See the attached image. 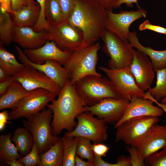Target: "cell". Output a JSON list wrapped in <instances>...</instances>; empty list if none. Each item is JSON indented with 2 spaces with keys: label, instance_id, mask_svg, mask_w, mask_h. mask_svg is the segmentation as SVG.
<instances>
[{
  "label": "cell",
  "instance_id": "obj_7",
  "mask_svg": "<svg viewBox=\"0 0 166 166\" xmlns=\"http://www.w3.org/2000/svg\"><path fill=\"white\" fill-rule=\"evenodd\" d=\"M160 121L159 117L144 116L128 119L117 128L115 141L136 146L147 132Z\"/></svg>",
  "mask_w": 166,
  "mask_h": 166
},
{
  "label": "cell",
  "instance_id": "obj_49",
  "mask_svg": "<svg viewBox=\"0 0 166 166\" xmlns=\"http://www.w3.org/2000/svg\"><path fill=\"white\" fill-rule=\"evenodd\" d=\"M148 98L153 101L154 102L156 103L159 107L161 108L164 111V112L166 114V105L165 104L162 103H159L158 101H156L155 98L151 95L149 96Z\"/></svg>",
  "mask_w": 166,
  "mask_h": 166
},
{
  "label": "cell",
  "instance_id": "obj_45",
  "mask_svg": "<svg viewBox=\"0 0 166 166\" xmlns=\"http://www.w3.org/2000/svg\"><path fill=\"white\" fill-rule=\"evenodd\" d=\"M11 0H0V11L10 13L11 10Z\"/></svg>",
  "mask_w": 166,
  "mask_h": 166
},
{
  "label": "cell",
  "instance_id": "obj_11",
  "mask_svg": "<svg viewBox=\"0 0 166 166\" xmlns=\"http://www.w3.org/2000/svg\"><path fill=\"white\" fill-rule=\"evenodd\" d=\"M98 68L105 73L121 98L130 100L132 96L144 98L146 93L138 86L130 67L121 69Z\"/></svg>",
  "mask_w": 166,
  "mask_h": 166
},
{
  "label": "cell",
  "instance_id": "obj_38",
  "mask_svg": "<svg viewBox=\"0 0 166 166\" xmlns=\"http://www.w3.org/2000/svg\"><path fill=\"white\" fill-rule=\"evenodd\" d=\"M92 149L93 153L102 157L105 156L109 147L101 143H93Z\"/></svg>",
  "mask_w": 166,
  "mask_h": 166
},
{
  "label": "cell",
  "instance_id": "obj_36",
  "mask_svg": "<svg viewBox=\"0 0 166 166\" xmlns=\"http://www.w3.org/2000/svg\"><path fill=\"white\" fill-rule=\"evenodd\" d=\"M65 21L69 18L74 8L75 0H57Z\"/></svg>",
  "mask_w": 166,
  "mask_h": 166
},
{
  "label": "cell",
  "instance_id": "obj_4",
  "mask_svg": "<svg viewBox=\"0 0 166 166\" xmlns=\"http://www.w3.org/2000/svg\"><path fill=\"white\" fill-rule=\"evenodd\" d=\"M53 116L52 111L48 108L23 121L24 127L32 134L40 154L48 150L60 138L52 132L50 123Z\"/></svg>",
  "mask_w": 166,
  "mask_h": 166
},
{
  "label": "cell",
  "instance_id": "obj_8",
  "mask_svg": "<svg viewBox=\"0 0 166 166\" xmlns=\"http://www.w3.org/2000/svg\"><path fill=\"white\" fill-rule=\"evenodd\" d=\"M77 123L71 132H66L64 136L83 137L93 143H101L108 138L107 123L103 120L95 117L88 112H83L76 117Z\"/></svg>",
  "mask_w": 166,
  "mask_h": 166
},
{
  "label": "cell",
  "instance_id": "obj_3",
  "mask_svg": "<svg viewBox=\"0 0 166 166\" xmlns=\"http://www.w3.org/2000/svg\"><path fill=\"white\" fill-rule=\"evenodd\" d=\"M100 48V42H97L72 53L63 65L69 72V80L72 84L88 76H102L96 69L99 58L98 52Z\"/></svg>",
  "mask_w": 166,
  "mask_h": 166
},
{
  "label": "cell",
  "instance_id": "obj_5",
  "mask_svg": "<svg viewBox=\"0 0 166 166\" xmlns=\"http://www.w3.org/2000/svg\"><path fill=\"white\" fill-rule=\"evenodd\" d=\"M74 85L88 106L93 105L106 98H121L110 80L102 76H88Z\"/></svg>",
  "mask_w": 166,
  "mask_h": 166
},
{
  "label": "cell",
  "instance_id": "obj_33",
  "mask_svg": "<svg viewBox=\"0 0 166 166\" xmlns=\"http://www.w3.org/2000/svg\"><path fill=\"white\" fill-rule=\"evenodd\" d=\"M145 166H166V146L144 159Z\"/></svg>",
  "mask_w": 166,
  "mask_h": 166
},
{
  "label": "cell",
  "instance_id": "obj_17",
  "mask_svg": "<svg viewBox=\"0 0 166 166\" xmlns=\"http://www.w3.org/2000/svg\"><path fill=\"white\" fill-rule=\"evenodd\" d=\"M24 53L31 61L42 64L48 60L56 61L64 65L70 57L72 52L60 49L53 41L49 40L42 46L34 49H25Z\"/></svg>",
  "mask_w": 166,
  "mask_h": 166
},
{
  "label": "cell",
  "instance_id": "obj_30",
  "mask_svg": "<svg viewBox=\"0 0 166 166\" xmlns=\"http://www.w3.org/2000/svg\"><path fill=\"white\" fill-rule=\"evenodd\" d=\"M44 14L49 25H55L65 21L57 0H46Z\"/></svg>",
  "mask_w": 166,
  "mask_h": 166
},
{
  "label": "cell",
  "instance_id": "obj_6",
  "mask_svg": "<svg viewBox=\"0 0 166 166\" xmlns=\"http://www.w3.org/2000/svg\"><path fill=\"white\" fill-rule=\"evenodd\" d=\"M101 38L104 42L103 50L110 58L108 68L121 69L130 67L133 58V47L128 41H123L106 30Z\"/></svg>",
  "mask_w": 166,
  "mask_h": 166
},
{
  "label": "cell",
  "instance_id": "obj_35",
  "mask_svg": "<svg viewBox=\"0 0 166 166\" xmlns=\"http://www.w3.org/2000/svg\"><path fill=\"white\" fill-rule=\"evenodd\" d=\"M126 149L130 155L132 166H145L144 159L135 146H129Z\"/></svg>",
  "mask_w": 166,
  "mask_h": 166
},
{
  "label": "cell",
  "instance_id": "obj_43",
  "mask_svg": "<svg viewBox=\"0 0 166 166\" xmlns=\"http://www.w3.org/2000/svg\"><path fill=\"white\" fill-rule=\"evenodd\" d=\"M34 0L39 4L41 7L40 15L38 22L40 24H44L47 22L44 14V8L46 0Z\"/></svg>",
  "mask_w": 166,
  "mask_h": 166
},
{
  "label": "cell",
  "instance_id": "obj_47",
  "mask_svg": "<svg viewBox=\"0 0 166 166\" xmlns=\"http://www.w3.org/2000/svg\"><path fill=\"white\" fill-rule=\"evenodd\" d=\"M75 162L76 166H94V162L88 160L85 161L77 154L75 157Z\"/></svg>",
  "mask_w": 166,
  "mask_h": 166
},
{
  "label": "cell",
  "instance_id": "obj_48",
  "mask_svg": "<svg viewBox=\"0 0 166 166\" xmlns=\"http://www.w3.org/2000/svg\"><path fill=\"white\" fill-rule=\"evenodd\" d=\"M11 76L4 69L0 66V82L6 80Z\"/></svg>",
  "mask_w": 166,
  "mask_h": 166
},
{
  "label": "cell",
  "instance_id": "obj_26",
  "mask_svg": "<svg viewBox=\"0 0 166 166\" xmlns=\"http://www.w3.org/2000/svg\"><path fill=\"white\" fill-rule=\"evenodd\" d=\"M10 13L0 11V44L8 46L13 41L16 26Z\"/></svg>",
  "mask_w": 166,
  "mask_h": 166
},
{
  "label": "cell",
  "instance_id": "obj_32",
  "mask_svg": "<svg viewBox=\"0 0 166 166\" xmlns=\"http://www.w3.org/2000/svg\"><path fill=\"white\" fill-rule=\"evenodd\" d=\"M91 140L89 139L80 137L77 146L76 154L82 159L94 163V156L92 149Z\"/></svg>",
  "mask_w": 166,
  "mask_h": 166
},
{
  "label": "cell",
  "instance_id": "obj_20",
  "mask_svg": "<svg viewBox=\"0 0 166 166\" xmlns=\"http://www.w3.org/2000/svg\"><path fill=\"white\" fill-rule=\"evenodd\" d=\"M49 40L47 30L35 31L32 28L16 26L14 42L25 49H34L43 45Z\"/></svg>",
  "mask_w": 166,
  "mask_h": 166
},
{
  "label": "cell",
  "instance_id": "obj_25",
  "mask_svg": "<svg viewBox=\"0 0 166 166\" xmlns=\"http://www.w3.org/2000/svg\"><path fill=\"white\" fill-rule=\"evenodd\" d=\"M39 166H61L63 161V147L61 138L45 152L40 154Z\"/></svg>",
  "mask_w": 166,
  "mask_h": 166
},
{
  "label": "cell",
  "instance_id": "obj_23",
  "mask_svg": "<svg viewBox=\"0 0 166 166\" xmlns=\"http://www.w3.org/2000/svg\"><path fill=\"white\" fill-rule=\"evenodd\" d=\"M30 92L26 90L16 79L11 84L6 92L1 96L0 110L14 109L19 101L29 95Z\"/></svg>",
  "mask_w": 166,
  "mask_h": 166
},
{
  "label": "cell",
  "instance_id": "obj_21",
  "mask_svg": "<svg viewBox=\"0 0 166 166\" xmlns=\"http://www.w3.org/2000/svg\"><path fill=\"white\" fill-rule=\"evenodd\" d=\"M41 7L39 4L23 6L16 11L11 10L14 22L16 26L33 28L39 17Z\"/></svg>",
  "mask_w": 166,
  "mask_h": 166
},
{
  "label": "cell",
  "instance_id": "obj_39",
  "mask_svg": "<svg viewBox=\"0 0 166 166\" xmlns=\"http://www.w3.org/2000/svg\"><path fill=\"white\" fill-rule=\"evenodd\" d=\"M11 10L16 11L23 6H30L37 4L34 0H11Z\"/></svg>",
  "mask_w": 166,
  "mask_h": 166
},
{
  "label": "cell",
  "instance_id": "obj_10",
  "mask_svg": "<svg viewBox=\"0 0 166 166\" xmlns=\"http://www.w3.org/2000/svg\"><path fill=\"white\" fill-rule=\"evenodd\" d=\"M49 40L62 50L73 52L81 47L83 40L82 31L66 21L55 25H49L46 30Z\"/></svg>",
  "mask_w": 166,
  "mask_h": 166
},
{
  "label": "cell",
  "instance_id": "obj_44",
  "mask_svg": "<svg viewBox=\"0 0 166 166\" xmlns=\"http://www.w3.org/2000/svg\"><path fill=\"white\" fill-rule=\"evenodd\" d=\"M9 119V113L6 110H4L0 113V131L3 130L6 124H11L10 122L8 121Z\"/></svg>",
  "mask_w": 166,
  "mask_h": 166
},
{
  "label": "cell",
  "instance_id": "obj_50",
  "mask_svg": "<svg viewBox=\"0 0 166 166\" xmlns=\"http://www.w3.org/2000/svg\"><path fill=\"white\" fill-rule=\"evenodd\" d=\"M4 162L11 166H24V164L19 162L18 160L14 159L12 160L6 161Z\"/></svg>",
  "mask_w": 166,
  "mask_h": 166
},
{
  "label": "cell",
  "instance_id": "obj_18",
  "mask_svg": "<svg viewBox=\"0 0 166 166\" xmlns=\"http://www.w3.org/2000/svg\"><path fill=\"white\" fill-rule=\"evenodd\" d=\"M166 146V125L152 127L135 146L144 159Z\"/></svg>",
  "mask_w": 166,
  "mask_h": 166
},
{
  "label": "cell",
  "instance_id": "obj_40",
  "mask_svg": "<svg viewBox=\"0 0 166 166\" xmlns=\"http://www.w3.org/2000/svg\"><path fill=\"white\" fill-rule=\"evenodd\" d=\"M109 166H132L130 156L121 155L118 156L114 164L109 163Z\"/></svg>",
  "mask_w": 166,
  "mask_h": 166
},
{
  "label": "cell",
  "instance_id": "obj_12",
  "mask_svg": "<svg viewBox=\"0 0 166 166\" xmlns=\"http://www.w3.org/2000/svg\"><path fill=\"white\" fill-rule=\"evenodd\" d=\"M107 14L106 30L126 41H128L131 33L129 28L131 24L137 20L146 18L147 12L140 8L136 11L121 10L118 13L107 10Z\"/></svg>",
  "mask_w": 166,
  "mask_h": 166
},
{
  "label": "cell",
  "instance_id": "obj_19",
  "mask_svg": "<svg viewBox=\"0 0 166 166\" xmlns=\"http://www.w3.org/2000/svg\"><path fill=\"white\" fill-rule=\"evenodd\" d=\"M152 101L132 96L121 119L116 123L115 128L123 122L130 118L144 116L161 117L164 113L160 107L154 105Z\"/></svg>",
  "mask_w": 166,
  "mask_h": 166
},
{
  "label": "cell",
  "instance_id": "obj_28",
  "mask_svg": "<svg viewBox=\"0 0 166 166\" xmlns=\"http://www.w3.org/2000/svg\"><path fill=\"white\" fill-rule=\"evenodd\" d=\"M79 137L64 136L62 138L63 166H75V159Z\"/></svg>",
  "mask_w": 166,
  "mask_h": 166
},
{
  "label": "cell",
  "instance_id": "obj_1",
  "mask_svg": "<svg viewBox=\"0 0 166 166\" xmlns=\"http://www.w3.org/2000/svg\"><path fill=\"white\" fill-rule=\"evenodd\" d=\"M46 106L53 112L51 126L53 134L56 136L63 129L73 130L75 120L81 113L86 112L87 106L84 99L77 93L74 84L68 80L57 95Z\"/></svg>",
  "mask_w": 166,
  "mask_h": 166
},
{
  "label": "cell",
  "instance_id": "obj_13",
  "mask_svg": "<svg viewBox=\"0 0 166 166\" xmlns=\"http://www.w3.org/2000/svg\"><path fill=\"white\" fill-rule=\"evenodd\" d=\"M130 101L122 98H106L93 105L86 106L85 111L103 120L107 123H117L123 116Z\"/></svg>",
  "mask_w": 166,
  "mask_h": 166
},
{
  "label": "cell",
  "instance_id": "obj_16",
  "mask_svg": "<svg viewBox=\"0 0 166 166\" xmlns=\"http://www.w3.org/2000/svg\"><path fill=\"white\" fill-rule=\"evenodd\" d=\"M18 58L22 63L26 64L35 69L42 72L56 82L61 88L69 80L68 70L57 61L53 60L46 61L42 64H38L30 61L19 47L15 46Z\"/></svg>",
  "mask_w": 166,
  "mask_h": 166
},
{
  "label": "cell",
  "instance_id": "obj_2",
  "mask_svg": "<svg viewBox=\"0 0 166 166\" xmlns=\"http://www.w3.org/2000/svg\"><path fill=\"white\" fill-rule=\"evenodd\" d=\"M107 11L93 0H75L73 10L66 21L83 33L80 48L93 44L101 38L106 30Z\"/></svg>",
  "mask_w": 166,
  "mask_h": 166
},
{
  "label": "cell",
  "instance_id": "obj_34",
  "mask_svg": "<svg viewBox=\"0 0 166 166\" xmlns=\"http://www.w3.org/2000/svg\"><path fill=\"white\" fill-rule=\"evenodd\" d=\"M18 160L25 166H39L40 162V154L36 144L34 143L32 148L29 153L21 157Z\"/></svg>",
  "mask_w": 166,
  "mask_h": 166
},
{
  "label": "cell",
  "instance_id": "obj_9",
  "mask_svg": "<svg viewBox=\"0 0 166 166\" xmlns=\"http://www.w3.org/2000/svg\"><path fill=\"white\" fill-rule=\"evenodd\" d=\"M57 95L46 89L39 88L31 91L23 98L15 107L9 113V120L23 117L26 118L45 109Z\"/></svg>",
  "mask_w": 166,
  "mask_h": 166
},
{
  "label": "cell",
  "instance_id": "obj_37",
  "mask_svg": "<svg viewBox=\"0 0 166 166\" xmlns=\"http://www.w3.org/2000/svg\"><path fill=\"white\" fill-rule=\"evenodd\" d=\"M140 31L149 30L166 35V28L152 24L148 20L144 21L139 27Z\"/></svg>",
  "mask_w": 166,
  "mask_h": 166
},
{
  "label": "cell",
  "instance_id": "obj_15",
  "mask_svg": "<svg viewBox=\"0 0 166 166\" xmlns=\"http://www.w3.org/2000/svg\"><path fill=\"white\" fill-rule=\"evenodd\" d=\"M133 58L130 67L138 86L144 91L151 88L155 77L151 61L146 54L133 49Z\"/></svg>",
  "mask_w": 166,
  "mask_h": 166
},
{
  "label": "cell",
  "instance_id": "obj_22",
  "mask_svg": "<svg viewBox=\"0 0 166 166\" xmlns=\"http://www.w3.org/2000/svg\"><path fill=\"white\" fill-rule=\"evenodd\" d=\"M128 41L133 48L148 56L154 71L162 69L166 66V49L157 50L149 47L144 46L139 41L135 32H131Z\"/></svg>",
  "mask_w": 166,
  "mask_h": 166
},
{
  "label": "cell",
  "instance_id": "obj_29",
  "mask_svg": "<svg viewBox=\"0 0 166 166\" xmlns=\"http://www.w3.org/2000/svg\"><path fill=\"white\" fill-rule=\"evenodd\" d=\"M11 133L0 136V158L4 162L22 156L18 153L16 146L11 142Z\"/></svg>",
  "mask_w": 166,
  "mask_h": 166
},
{
  "label": "cell",
  "instance_id": "obj_27",
  "mask_svg": "<svg viewBox=\"0 0 166 166\" xmlns=\"http://www.w3.org/2000/svg\"><path fill=\"white\" fill-rule=\"evenodd\" d=\"M0 66L11 76H16L23 70L25 65L19 62L14 55L8 51L3 45H0Z\"/></svg>",
  "mask_w": 166,
  "mask_h": 166
},
{
  "label": "cell",
  "instance_id": "obj_24",
  "mask_svg": "<svg viewBox=\"0 0 166 166\" xmlns=\"http://www.w3.org/2000/svg\"><path fill=\"white\" fill-rule=\"evenodd\" d=\"M11 140L14 143L18 151L22 156L30 152L34 143L32 134L25 127L17 128Z\"/></svg>",
  "mask_w": 166,
  "mask_h": 166
},
{
  "label": "cell",
  "instance_id": "obj_31",
  "mask_svg": "<svg viewBox=\"0 0 166 166\" xmlns=\"http://www.w3.org/2000/svg\"><path fill=\"white\" fill-rule=\"evenodd\" d=\"M156 71V86L148 89L147 92L158 101L166 97V66Z\"/></svg>",
  "mask_w": 166,
  "mask_h": 166
},
{
  "label": "cell",
  "instance_id": "obj_46",
  "mask_svg": "<svg viewBox=\"0 0 166 166\" xmlns=\"http://www.w3.org/2000/svg\"><path fill=\"white\" fill-rule=\"evenodd\" d=\"M136 3L139 9H140L137 2V0H116L114 8L119 7L123 4H126L128 7H132L133 3Z\"/></svg>",
  "mask_w": 166,
  "mask_h": 166
},
{
  "label": "cell",
  "instance_id": "obj_42",
  "mask_svg": "<svg viewBox=\"0 0 166 166\" xmlns=\"http://www.w3.org/2000/svg\"><path fill=\"white\" fill-rule=\"evenodd\" d=\"M109 11L114 8L116 0H93Z\"/></svg>",
  "mask_w": 166,
  "mask_h": 166
},
{
  "label": "cell",
  "instance_id": "obj_14",
  "mask_svg": "<svg viewBox=\"0 0 166 166\" xmlns=\"http://www.w3.org/2000/svg\"><path fill=\"white\" fill-rule=\"evenodd\" d=\"M24 64L25 65L24 69L16 77V80L26 90L30 91L43 88L58 95L61 88L56 82L43 73L27 64Z\"/></svg>",
  "mask_w": 166,
  "mask_h": 166
},
{
  "label": "cell",
  "instance_id": "obj_51",
  "mask_svg": "<svg viewBox=\"0 0 166 166\" xmlns=\"http://www.w3.org/2000/svg\"><path fill=\"white\" fill-rule=\"evenodd\" d=\"M161 103H163L166 105V97L163 98L160 100Z\"/></svg>",
  "mask_w": 166,
  "mask_h": 166
},
{
  "label": "cell",
  "instance_id": "obj_41",
  "mask_svg": "<svg viewBox=\"0 0 166 166\" xmlns=\"http://www.w3.org/2000/svg\"><path fill=\"white\" fill-rule=\"evenodd\" d=\"M16 79V76H11L6 80L0 82V95L5 93L12 82Z\"/></svg>",
  "mask_w": 166,
  "mask_h": 166
}]
</instances>
